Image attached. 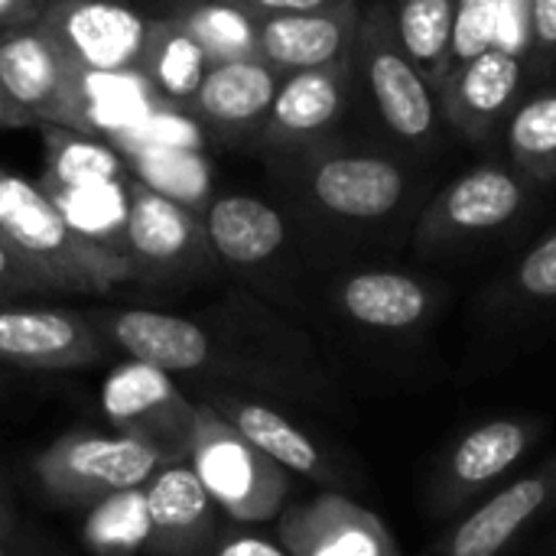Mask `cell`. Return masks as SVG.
Instances as JSON below:
<instances>
[{
    "instance_id": "e0dca14e",
    "label": "cell",
    "mask_w": 556,
    "mask_h": 556,
    "mask_svg": "<svg viewBox=\"0 0 556 556\" xmlns=\"http://www.w3.org/2000/svg\"><path fill=\"white\" fill-rule=\"evenodd\" d=\"M104 355V339L88 313L55 306H13L0 300V362L39 371L88 368Z\"/></svg>"
},
{
    "instance_id": "52a82bcc",
    "label": "cell",
    "mask_w": 556,
    "mask_h": 556,
    "mask_svg": "<svg viewBox=\"0 0 556 556\" xmlns=\"http://www.w3.org/2000/svg\"><path fill=\"white\" fill-rule=\"evenodd\" d=\"M169 463L179 459L153 440L117 430H72L39 453L36 476L65 505H94L104 495L147 485Z\"/></svg>"
},
{
    "instance_id": "2e32d148",
    "label": "cell",
    "mask_w": 556,
    "mask_h": 556,
    "mask_svg": "<svg viewBox=\"0 0 556 556\" xmlns=\"http://www.w3.org/2000/svg\"><path fill=\"white\" fill-rule=\"evenodd\" d=\"M290 556H404L388 525L342 492H323L277 515Z\"/></svg>"
},
{
    "instance_id": "ffe728a7",
    "label": "cell",
    "mask_w": 556,
    "mask_h": 556,
    "mask_svg": "<svg viewBox=\"0 0 556 556\" xmlns=\"http://www.w3.org/2000/svg\"><path fill=\"white\" fill-rule=\"evenodd\" d=\"M202 225L218 264L241 274H257L277 264L290 244L283 212L251 192L212 195L202 208Z\"/></svg>"
},
{
    "instance_id": "6da1fadb",
    "label": "cell",
    "mask_w": 556,
    "mask_h": 556,
    "mask_svg": "<svg viewBox=\"0 0 556 556\" xmlns=\"http://www.w3.org/2000/svg\"><path fill=\"white\" fill-rule=\"evenodd\" d=\"M270 163L274 179L306 218L345 235L388 231L414 208L420 189L401 156L355 147L342 137L270 156Z\"/></svg>"
},
{
    "instance_id": "83f0119b",
    "label": "cell",
    "mask_w": 556,
    "mask_h": 556,
    "mask_svg": "<svg viewBox=\"0 0 556 556\" xmlns=\"http://www.w3.org/2000/svg\"><path fill=\"white\" fill-rule=\"evenodd\" d=\"M388 10L401 46L437 88L453 62L459 0H388Z\"/></svg>"
},
{
    "instance_id": "ba28073f",
    "label": "cell",
    "mask_w": 556,
    "mask_h": 556,
    "mask_svg": "<svg viewBox=\"0 0 556 556\" xmlns=\"http://www.w3.org/2000/svg\"><path fill=\"white\" fill-rule=\"evenodd\" d=\"M121 257L130 270V280L140 283H179L205 277L218 267L202 212L156 192L134 173L127 179Z\"/></svg>"
},
{
    "instance_id": "277c9868",
    "label": "cell",
    "mask_w": 556,
    "mask_h": 556,
    "mask_svg": "<svg viewBox=\"0 0 556 556\" xmlns=\"http://www.w3.org/2000/svg\"><path fill=\"white\" fill-rule=\"evenodd\" d=\"M538 186L511 163H479L443 186L417 215L410 244L420 257H446L515 228Z\"/></svg>"
},
{
    "instance_id": "7a4b0ae2",
    "label": "cell",
    "mask_w": 556,
    "mask_h": 556,
    "mask_svg": "<svg viewBox=\"0 0 556 556\" xmlns=\"http://www.w3.org/2000/svg\"><path fill=\"white\" fill-rule=\"evenodd\" d=\"M0 231L52 290L104 293L114 283L130 280L121 254L78 235L39 182L7 166H0Z\"/></svg>"
},
{
    "instance_id": "3957f363",
    "label": "cell",
    "mask_w": 556,
    "mask_h": 556,
    "mask_svg": "<svg viewBox=\"0 0 556 556\" xmlns=\"http://www.w3.org/2000/svg\"><path fill=\"white\" fill-rule=\"evenodd\" d=\"M352 72L355 85H362L368 104L401 147L414 153H430L440 147L446 124L437 88L401 46L388 0H375L362 10Z\"/></svg>"
},
{
    "instance_id": "9c48e42d",
    "label": "cell",
    "mask_w": 556,
    "mask_h": 556,
    "mask_svg": "<svg viewBox=\"0 0 556 556\" xmlns=\"http://www.w3.org/2000/svg\"><path fill=\"white\" fill-rule=\"evenodd\" d=\"M0 85L36 127L85 134L81 68L39 23L0 33Z\"/></svg>"
},
{
    "instance_id": "d6986e66",
    "label": "cell",
    "mask_w": 556,
    "mask_h": 556,
    "mask_svg": "<svg viewBox=\"0 0 556 556\" xmlns=\"http://www.w3.org/2000/svg\"><path fill=\"white\" fill-rule=\"evenodd\" d=\"M283 72H277L264 59L218 62L208 65L199 91L189 101V114L222 137L225 143H251L257 140L274 94L280 88Z\"/></svg>"
},
{
    "instance_id": "8fae6325",
    "label": "cell",
    "mask_w": 556,
    "mask_h": 556,
    "mask_svg": "<svg viewBox=\"0 0 556 556\" xmlns=\"http://www.w3.org/2000/svg\"><path fill=\"white\" fill-rule=\"evenodd\" d=\"M528 65L505 46H489L479 55L450 65L437 85L443 124L466 143H492L505 130L508 114L521 101Z\"/></svg>"
},
{
    "instance_id": "60d3db41",
    "label": "cell",
    "mask_w": 556,
    "mask_h": 556,
    "mask_svg": "<svg viewBox=\"0 0 556 556\" xmlns=\"http://www.w3.org/2000/svg\"><path fill=\"white\" fill-rule=\"evenodd\" d=\"M0 244H7V241H3V231H0ZM7 248H10V244H7Z\"/></svg>"
},
{
    "instance_id": "ab89813d",
    "label": "cell",
    "mask_w": 556,
    "mask_h": 556,
    "mask_svg": "<svg viewBox=\"0 0 556 556\" xmlns=\"http://www.w3.org/2000/svg\"><path fill=\"white\" fill-rule=\"evenodd\" d=\"M46 3H72V0H46Z\"/></svg>"
},
{
    "instance_id": "8d00e7d4",
    "label": "cell",
    "mask_w": 556,
    "mask_h": 556,
    "mask_svg": "<svg viewBox=\"0 0 556 556\" xmlns=\"http://www.w3.org/2000/svg\"><path fill=\"white\" fill-rule=\"evenodd\" d=\"M254 13H306V10H332L355 0H244Z\"/></svg>"
},
{
    "instance_id": "30bf717a",
    "label": "cell",
    "mask_w": 556,
    "mask_h": 556,
    "mask_svg": "<svg viewBox=\"0 0 556 556\" xmlns=\"http://www.w3.org/2000/svg\"><path fill=\"white\" fill-rule=\"evenodd\" d=\"M352 59L283 75L254 150L267 156H287L339 137L352 104Z\"/></svg>"
},
{
    "instance_id": "7402d4cb",
    "label": "cell",
    "mask_w": 556,
    "mask_h": 556,
    "mask_svg": "<svg viewBox=\"0 0 556 556\" xmlns=\"http://www.w3.org/2000/svg\"><path fill=\"white\" fill-rule=\"evenodd\" d=\"M212 407L264 456H270L277 466H283L293 476H303L319 485H345V469L329 456L303 427H296L287 414H280L270 404L251 401V397H235L222 394L212 401Z\"/></svg>"
},
{
    "instance_id": "5bb4252c",
    "label": "cell",
    "mask_w": 556,
    "mask_h": 556,
    "mask_svg": "<svg viewBox=\"0 0 556 556\" xmlns=\"http://www.w3.org/2000/svg\"><path fill=\"white\" fill-rule=\"evenodd\" d=\"M551 511H556V453L456 518L424 556H502Z\"/></svg>"
},
{
    "instance_id": "e575fe53",
    "label": "cell",
    "mask_w": 556,
    "mask_h": 556,
    "mask_svg": "<svg viewBox=\"0 0 556 556\" xmlns=\"http://www.w3.org/2000/svg\"><path fill=\"white\" fill-rule=\"evenodd\" d=\"M212 556H290L280 541H267L257 534H231L225 538Z\"/></svg>"
},
{
    "instance_id": "836d02e7",
    "label": "cell",
    "mask_w": 556,
    "mask_h": 556,
    "mask_svg": "<svg viewBox=\"0 0 556 556\" xmlns=\"http://www.w3.org/2000/svg\"><path fill=\"white\" fill-rule=\"evenodd\" d=\"M49 290H52V283L29 261H23L13 248L0 244V300L49 293Z\"/></svg>"
},
{
    "instance_id": "d590c367",
    "label": "cell",
    "mask_w": 556,
    "mask_h": 556,
    "mask_svg": "<svg viewBox=\"0 0 556 556\" xmlns=\"http://www.w3.org/2000/svg\"><path fill=\"white\" fill-rule=\"evenodd\" d=\"M46 7H49L46 0H0V33L13 29V26L39 23Z\"/></svg>"
},
{
    "instance_id": "4dcf8cb0",
    "label": "cell",
    "mask_w": 556,
    "mask_h": 556,
    "mask_svg": "<svg viewBox=\"0 0 556 556\" xmlns=\"http://www.w3.org/2000/svg\"><path fill=\"white\" fill-rule=\"evenodd\" d=\"M46 140V179L39 182L42 189H59V186H88V182H114L127 179L121 150H114L101 137L62 130V127H39Z\"/></svg>"
},
{
    "instance_id": "603a6c76",
    "label": "cell",
    "mask_w": 556,
    "mask_h": 556,
    "mask_svg": "<svg viewBox=\"0 0 556 556\" xmlns=\"http://www.w3.org/2000/svg\"><path fill=\"white\" fill-rule=\"evenodd\" d=\"M147 508L153 521L150 554L186 556L195 554L212 531V508L215 502L202 489L199 476L186 459L163 466L147 485Z\"/></svg>"
},
{
    "instance_id": "ac0fdd59",
    "label": "cell",
    "mask_w": 556,
    "mask_h": 556,
    "mask_svg": "<svg viewBox=\"0 0 556 556\" xmlns=\"http://www.w3.org/2000/svg\"><path fill=\"white\" fill-rule=\"evenodd\" d=\"M88 319L104 345L169 375L202 371L215 362V339L195 319L160 309H91Z\"/></svg>"
},
{
    "instance_id": "5b68a950",
    "label": "cell",
    "mask_w": 556,
    "mask_h": 556,
    "mask_svg": "<svg viewBox=\"0 0 556 556\" xmlns=\"http://www.w3.org/2000/svg\"><path fill=\"white\" fill-rule=\"evenodd\" d=\"M186 463L228 518L241 525L274 521L290 495V472L251 446L208 401L195 407Z\"/></svg>"
},
{
    "instance_id": "1f68e13d",
    "label": "cell",
    "mask_w": 556,
    "mask_h": 556,
    "mask_svg": "<svg viewBox=\"0 0 556 556\" xmlns=\"http://www.w3.org/2000/svg\"><path fill=\"white\" fill-rule=\"evenodd\" d=\"M495 29H498V0H459L450 65L466 62L482 49L495 46Z\"/></svg>"
},
{
    "instance_id": "f546056e",
    "label": "cell",
    "mask_w": 556,
    "mask_h": 556,
    "mask_svg": "<svg viewBox=\"0 0 556 556\" xmlns=\"http://www.w3.org/2000/svg\"><path fill=\"white\" fill-rule=\"evenodd\" d=\"M81 541L94 556H134L150 551L153 521L143 485L98 498L85 515Z\"/></svg>"
},
{
    "instance_id": "4fadbf2b",
    "label": "cell",
    "mask_w": 556,
    "mask_h": 556,
    "mask_svg": "<svg viewBox=\"0 0 556 556\" xmlns=\"http://www.w3.org/2000/svg\"><path fill=\"white\" fill-rule=\"evenodd\" d=\"M195 407L169 371L127 358L101 384V414L117 433H134L160 443L176 459H186Z\"/></svg>"
},
{
    "instance_id": "484cf974",
    "label": "cell",
    "mask_w": 556,
    "mask_h": 556,
    "mask_svg": "<svg viewBox=\"0 0 556 556\" xmlns=\"http://www.w3.org/2000/svg\"><path fill=\"white\" fill-rule=\"evenodd\" d=\"M156 104L160 101L143 81L140 68L81 72V117L88 137L114 143L127 137Z\"/></svg>"
},
{
    "instance_id": "cb8c5ba5",
    "label": "cell",
    "mask_w": 556,
    "mask_h": 556,
    "mask_svg": "<svg viewBox=\"0 0 556 556\" xmlns=\"http://www.w3.org/2000/svg\"><path fill=\"white\" fill-rule=\"evenodd\" d=\"M208 55L199 49V42L179 26L176 16H160L150 20V33L143 42L140 55V75L156 94L160 104L186 111L192 94L199 91L205 72H208Z\"/></svg>"
},
{
    "instance_id": "f35d334b",
    "label": "cell",
    "mask_w": 556,
    "mask_h": 556,
    "mask_svg": "<svg viewBox=\"0 0 556 556\" xmlns=\"http://www.w3.org/2000/svg\"><path fill=\"white\" fill-rule=\"evenodd\" d=\"M0 556H10V547H7V541L0 538Z\"/></svg>"
},
{
    "instance_id": "d6a6232c",
    "label": "cell",
    "mask_w": 556,
    "mask_h": 556,
    "mask_svg": "<svg viewBox=\"0 0 556 556\" xmlns=\"http://www.w3.org/2000/svg\"><path fill=\"white\" fill-rule=\"evenodd\" d=\"M528 42L525 65L528 75L551 78L556 72V0H528Z\"/></svg>"
},
{
    "instance_id": "d4e9b609",
    "label": "cell",
    "mask_w": 556,
    "mask_h": 556,
    "mask_svg": "<svg viewBox=\"0 0 556 556\" xmlns=\"http://www.w3.org/2000/svg\"><path fill=\"white\" fill-rule=\"evenodd\" d=\"M508 163L538 189L556 182V78L525 91L505 121Z\"/></svg>"
},
{
    "instance_id": "9a60e30c",
    "label": "cell",
    "mask_w": 556,
    "mask_h": 556,
    "mask_svg": "<svg viewBox=\"0 0 556 556\" xmlns=\"http://www.w3.org/2000/svg\"><path fill=\"white\" fill-rule=\"evenodd\" d=\"M39 26L81 72L137 68L150 33V20L124 0L49 3Z\"/></svg>"
},
{
    "instance_id": "7c38bea8",
    "label": "cell",
    "mask_w": 556,
    "mask_h": 556,
    "mask_svg": "<svg viewBox=\"0 0 556 556\" xmlns=\"http://www.w3.org/2000/svg\"><path fill=\"white\" fill-rule=\"evenodd\" d=\"M336 313L371 336L384 339H414L424 336L443 306L440 283L394 267H365L349 270L332 283Z\"/></svg>"
},
{
    "instance_id": "f1b7e54d",
    "label": "cell",
    "mask_w": 556,
    "mask_h": 556,
    "mask_svg": "<svg viewBox=\"0 0 556 556\" xmlns=\"http://www.w3.org/2000/svg\"><path fill=\"white\" fill-rule=\"evenodd\" d=\"M489 303L505 319H556V225L498 277Z\"/></svg>"
},
{
    "instance_id": "44dd1931",
    "label": "cell",
    "mask_w": 556,
    "mask_h": 556,
    "mask_svg": "<svg viewBox=\"0 0 556 556\" xmlns=\"http://www.w3.org/2000/svg\"><path fill=\"white\" fill-rule=\"evenodd\" d=\"M362 7L345 3L306 13H264L261 16V59L277 72H303L352 59Z\"/></svg>"
},
{
    "instance_id": "74e56055",
    "label": "cell",
    "mask_w": 556,
    "mask_h": 556,
    "mask_svg": "<svg viewBox=\"0 0 556 556\" xmlns=\"http://www.w3.org/2000/svg\"><path fill=\"white\" fill-rule=\"evenodd\" d=\"M23 127H36V121L0 85V130H23Z\"/></svg>"
},
{
    "instance_id": "4316f807",
    "label": "cell",
    "mask_w": 556,
    "mask_h": 556,
    "mask_svg": "<svg viewBox=\"0 0 556 556\" xmlns=\"http://www.w3.org/2000/svg\"><path fill=\"white\" fill-rule=\"evenodd\" d=\"M169 16L179 20L212 65L261 59V13L244 0H186Z\"/></svg>"
},
{
    "instance_id": "8992f818",
    "label": "cell",
    "mask_w": 556,
    "mask_h": 556,
    "mask_svg": "<svg viewBox=\"0 0 556 556\" xmlns=\"http://www.w3.org/2000/svg\"><path fill=\"white\" fill-rule=\"evenodd\" d=\"M544 433L547 420L531 414L492 417L459 433L433 466L427 482V515L433 521L463 518L528 459Z\"/></svg>"
}]
</instances>
